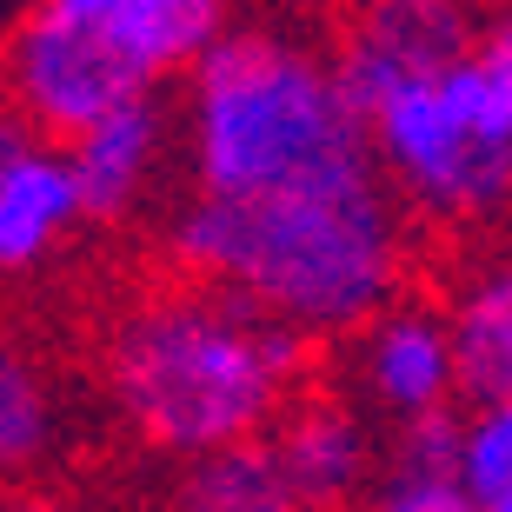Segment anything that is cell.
<instances>
[{"label":"cell","instance_id":"cell-1","mask_svg":"<svg viewBox=\"0 0 512 512\" xmlns=\"http://www.w3.org/2000/svg\"><path fill=\"white\" fill-rule=\"evenodd\" d=\"M413 233L419 227L373 160L300 193H273L260 207L180 193L160 220V260L173 266V280L233 293L326 346L353 340L366 320L406 300V273L419 260Z\"/></svg>","mask_w":512,"mask_h":512},{"label":"cell","instance_id":"cell-2","mask_svg":"<svg viewBox=\"0 0 512 512\" xmlns=\"http://www.w3.org/2000/svg\"><path fill=\"white\" fill-rule=\"evenodd\" d=\"M320 366V340L213 286H147L100 326L94 386L114 426L180 473L253 446L286 419Z\"/></svg>","mask_w":512,"mask_h":512},{"label":"cell","instance_id":"cell-3","mask_svg":"<svg viewBox=\"0 0 512 512\" xmlns=\"http://www.w3.org/2000/svg\"><path fill=\"white\" fill-rule=\"evenodd\" d=\"M180 193L260 207L273 193L373 167V133L333 67V40L293 20H240L180 80Z\"/></svg>","mask_w":512,"mask_h":512},{"label":"cell","instance_id":"cell-4","mask_svg":"<svg viewBox=\"0 0 512 512\" xmlns=\"http://www.w3.org/2000/svg\"><path fill=\"white\" fill-rule=\"evenodd\" d=\"M360 120L413 227L486 233L512 213V94L479 54L380 94Z\"/></svg>","mask_w":512,"mask_h":512},{"label":"cell","instance_id":"cell-5","mask_svg":"<svg viewBox=\"0 0 512 512\" xmlns=\"http://www.w3.org/2000/svg\"><path fill=\"white\" fill-rule=\"evenodd\" d=\"M160 94L167 80L133 47L120 0H20L0 34V107L54 147Z\"/></svg>","mask_w":512,"mask_h":512},{"label":"cell","instance_id":"cell-6","mask_svg":"<svg viewBox=\"0 0 512 512\" xmlns=\"http://www.w3.org/2000/svg\"><path fill=\"white\" fill-rule=\"evenodd\" d=\"M479 27L486 14H473V0H353L326 40H333V67H340L353 107L366 114L406 80L473 60Z\"/></svg>","mask_w":512,"mask_h":512},{"label":"cell","instance_id":"cell-7","mask_svg":"<svg viewBox=\"0 0 512 512\" xmlns=\"http://www.w3.org/2000/svg\"><path fill=\"white\" fill-rule=\"evenodd\" d=\"M280 493L300 512H360L386 479V433L353 386H306L286 419L266 433Z\"/></svg>","mask_w":512,"mask_h":512},{"label":"cell","instance_id":"cell-8","mask_svg":"<svg viewBox=\"0 0 512 512\" xmlns=\"http://www.w3.org/2000/svg\"><path fill=\"white\" fill-rule=\"evenodd\" d=\"M346 380L373 419L386 426H413V419L453 413L466 406L459 399V353H453V326H446V306L426 300V293H406L366 320L353 340H346Z\"/></svg>","mask_w":512,"mask_h":512},{"label":"cell","instance_id":"cell-9","mask_svg":"<svg viewBox=\"0 0 512 512\" xmlns=\"http://www.w3.org/2000/svg\"><path fill=\"white\" fill-rule=\"evenodd\" d=\"M74 180H80V207H87V227L114 233V227H133L140 213L160 200L167 173L180 167V114L173 100H140L127 114L100 120L94 133H80L74 147Z\"/></svg>","mask_w":512,"mask_h":512},{"label":"cell","instance_id":"cell-10","mask_svg":"<svg viewBox=\"0 0 512 512\" xmlns=\"http://www.w3.org/2000/svg\"><path fill=\"white\" fill-rule=\"evenodd\" d=\"M80 227H87V207H80L67 147L27 133L0 160V280H27L47 260H60Z\"/></svg>","mask_w":512,"mask_h":512},{"label":"cell","instance_id":"cell-11","mask_svg":"<svg viewBox=\"0 0 512 512\" xmlns=\"http://www.w3.org/2000/svg\"><path fill=\"white\" fill-rule=\"evenodd\" d=\"M74 446V393L40 346L0 333V493H27Z\"/></svg>","mask_w":512,"mask_h":512},{"label":"cell","instance_id":"cell-12","mask_svg":"<svg viewBox=\"0 0 512 512\" xmlns=\"http://www.w3.org/2000/svg\"><path fill=\"white\" fill-rule=\"evenodd\" d=\"M459 353V399H512V247L466 253L439 293Z\"/></svg>","mask_w":512,"mask_h":512},{"label":"cell","instance_id":"cell-13","mask_svg":"<svg viewBox=\"0 0 512 512\" xmlns=\"http://www.w3.org/2000/svg\"><path fill=\"white\" fill-rule=\"evenodd\" d=\"M266 499H286L266 439L200 459V466H187L180 486H173V512H247V506H266Z\"/></svg>","mask_w":512,"mask_h":512},{"label":"cell","instance_id":"cell-14","mask_svg":"<svg viewBox=\"0 0 512 512\" xmlns=\"http://www.w3.org/2000/svg\"><path fill=\"white\" fill-rule=\"evenodd\" d=\"M459 486L493 506L499 493H512V399H486L466 406V433H459Z\"/></svg>","mask_w":512,"mask_h":512},{"label":"cell","instance_id":"cell-15","mask_svg":"<svg viewBox=\"0 0 512 512\" xmlns=\"http://www.w3.org/2000/svg\"><path fill=\"white\" fill-rule=\"evenodd\" d=\"M459 433H466V406L433 413V419H413V426L386 433V473H406V479H459Z\"/></svg>","mask_w":512,"mask_h":512},{"label":"cell","instance_id":"cell-16","mask_svg":"<svg viewBox=\"0 0 512 512\" xmlns=\"http://www.w3.org/2000/svg\"><path fill=\"white\" fill-rule=\"evenodd\" d=\"M360 512H479V499L466 493L459 479H406V473H386Z\"/></svg>","mask_w":512,"mask_h":512},{"label":"cell","instance_id":"cell-17","mask_svg":"<svg viewBox=\"0 0 512 512\" xmlns=\"http://www.w3.org/2000/svg\"><path fill=\"white\" fill-rule=\"evenodd\" d=\"M479 60L493 67V80L512 94V0H499L493 14H486V27H479Z\"/></svg>","mask_w":512,"mask_h":512},{"label":"cell","instance_id":"cell-18","mask_svg":"<svg viewBox=\"0 0 512 512\" xmlns=\"http://www.w3.org/2000/svg\"><path fill=\"white\" fill-rule=\"evenodd\" d=\"M0 512H87V506L54 493V486H27V493H0Z\"/></svg>","mask_w":512,"mask_h":512},{"label":"cell","instance_id":"cell-19","mask_svg":"<svg viewBox=\"0 0 512 512\" xmlns=\"http://www.w3.org/2000/svg\"><path fill=\"white\" fill-rule=\"evenodd\" d=\"M20 140H27V127H20V120L7 114V107H0V160H7V153H14Z\"/></svg>","mask_w":512,"mask_h":512},{"label":"cell","instance_id":"cell-20","mask_svg":"<svg viewBox=\"0 0 512 512\" xmlns=\"http://www.w3.org/2000/svg\"><path fill=\"white\" fill-rule=\"evenodd\" d=\"M247 512H300V506H286V499H266V506H247Z\"/></svg>","mask_w":512,"mask_h":512},{"label":"cell","instance_id":"cell-21","mask_svg":"<svg viewBox=\"0 0 512 512\" xmlns=\"http://www.w3.org/2000/svg\"><path fill=\"white\" fill-rule=\"evenodd\" d=\"M479 512H512V493H499V499H493V506H479Z\"/></svg>","mask_w":512,"mask_h":512}]
</instances>
